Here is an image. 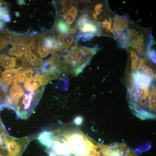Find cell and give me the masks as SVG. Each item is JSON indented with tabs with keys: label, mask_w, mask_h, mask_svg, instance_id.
Instances as JSON below:
<instances>
[{
	"label": "cell",
	"mask_w": 156,
	"mask_h": 156,
	"mask_svg": "<svg viewBox=\"0 0 156 156\" xmlns=\"http://www.w3.org/2000/svg\"><path fill=\"white\" fill-rule=\"evenodd\" d=\"M129 47L139 55H145L155 44L150 28H144L130 21L127 29Z\"/></svg>",
	"instance_id": "1"
},
{
	"label": "cell",
	"mask_w": 156,
	"mask_h": 156,
	"mask_svg": "<svg viewBox=\"0 0 156 156\" xmlns=\"http://www.w3.org/2000/svg\"><path fill=\"white\" fill-rule=\"evenodd\" d=\"M59 133L58 139L67 145L70 153L76 156H95L96 144L83 133L77 131Z\"/></svg>",
	"instance_id": "2"
},
{
	"label": "cell",
	"mask_w": 156,
	"mask_h": 156,
	"mask_svg": "<svg viewBox=\"0 0 156 156\" xmlns=\"http://www.w3.org/2000/svg\"><path fill=\"white\" fill-rule=\"evenodd\" d=\"M89 16L96 22H101L110 16L113 12L109 7L107 1H92L90 3Z\"/></svg>",
	"instance_id": "3"
},
{
	"label": "cell",
	"mask_w": 156,
	"mask_h": 156,
	"mask_svg": "<svg viewBox=\"0 0 156 156\" xmlns=\"http://www.w3.org/2000/svg\"><path fill=\"white\" fill-rule=\"evenodd\" d=\"M3 140L11 156H21L29 142L27 137L16 138L8 133L4 135Z\"/></svg>",
	"instance_id": "4"
},
{
	"label": "cell",
	"mask_w": 156,
	"mask_h": 156,
	"mask_svg": "<svg viewBox=\"0 0 156 156\" xmlns=\"http://www.w3.org/2000/svg\"><path fill=\"white\" fill-rule=\"evenodd\" d=\"M80 33L86 38H92L94 36H101L99 25L87 15H83L79 19L78 26Z\"/></svg>",
	"instance_id": "5"
},
{
	"label": "cell",
	"mask_w": 156,
	"mask_h": 156,
	"mask_svg": "<svg viewBox=\"0 0 156 156\" xmlns=\"http://www.w3.org/2000/svg\"><path fill=\"white\" fill-rule=\"evenodd\" d=\"M77 57L79 74L90 63L92 57L96 53L99 49L97 47L90 48L83 46L73 47Z\"/></svg>",
	"instance_id": "6"
},
{
	"label": "cell",
	"mask_w": 156,
	"mask_h": 156,
	"mask_svg": "<svg viewBox=\"0 0 156 156\" xmlns=\"http://www.w3.org/2000/svg\"><path fill=\"white\" fill-rule=\"evenodd\" d=\"M53 79L55 78L52 75L43 73L41 69L39 68L34 75L25 82L24 87L26 90L35 91L44 87L47 83Z\"/></svg>",
	"instance_id": "7"
},
{
	"label": "cell",
	"mask_w": 156,
	"mask_h": 156,
	"mask_svg": "<svg viewBox=\"0 0 156 156\" xmlns=\"http://www.w3.org/2000/svg\"><path fill=\"white\" fill-rule=\"evenodd\" d=\"M36 36H25L23 39L9 49L8 53L20 57L26 53L31 51L36 40Z\"/></svg>",
	"instance_id": "8"
},
{
	"label": "cell",
	"mask_w": 156,
	"mask_h": 156,
	"mask_svg": "<svg viewBox=\"0 0 156 156\" xmlns=\"http://www.w3.org/2000/svg\"><path fill=\"white\" fill-rule=\"evenodd\" d=\"M130 21L127 14L122 16L115 14L113 18L112 24V29L115 36L118 34L127 32Z\"/></svg>",
	"instance_id": "9"
},
{
	"label": "cell",
	"mask_w": 156,
	"mask_h": 156,
	"mask_svg": "<svg viewBox=\"0 0 156 156\" xmlns=\"http://www.w3.org/2000/svg\"><path fill=\"white\" fill-rule=\"evenodd\" d=\"M153 63L146 56H142L139 59L136 70L143 73L155 80L156 73L153 69V66H154Z\"/></svg>",
	"instance_id": "10"
},
{
	"label": "cell",
	"mask_w": 156,
	"mask_h": 156,
	"mask_svg": "<svg viewBox=\"0 0 156 156\" xmlns=\"http://www.w3.org/2000/svg\"><path fill=\"white\" fill-rule=\"evenodd\" d=\"M19 58L21 62V67H24L33 68L34 66H38L40 67L43 62L42 60L31 51Z\"/></svg>",
	"instance_id": "11"
},
{
	"label": "cell",
	"mask_w": 156,
	"mask_h": 156,
	"mask_svg": "<svg viewBox=\"0 0 156 156\" xmlns=\"http://www.w3.org/2000/svg\"><path fill=\"white\" fill-rule=\"evenodd\" d=\"M21 67L5 70L0 74V83L8 87L23 71Z\"/></svg>",
	"instance_id": "12"
},
{
	"label": "cell",
	"mask_w": 156,
	"mask_h": 156,
	"mask_svg": "<svg viewBox=\"0 0 156 156\" xmlns=\"http://www.w3.org/2000/svg\"><path fill=\"white\" fill-rule=\"evenodd\" d=\"M31 51L41 59L47 56L49 54L57 52L49 49L42 42L39 35L36 36L35 42Z\"/></svg>",
	"instance_id": "13"
},
{
	"label": "cell",
	"mask_w": 156,
	"mask_h": 156,
	"mask_svg": "<svg viewBox=\"0 0 156 156\" xmlns=\"http://www.w3.org/2000/svg\"><path fill=\"white\" fill-rule=\"evenodd\" d=\"M56 38L62 51L69 48L74 40L71 33L56 34Z\"/></svg>",
	"instance_id": "14"
},
{
	"label": "cell",
	"mask_w": 156,
	"mask_h": 156,
	"mask_svg": "<svg viewBox=\"0 0 156 156\" xmlns=\"http://www.w3.org/2000/svg\"><path fill=\"white\" fill-rule=\"evenodd\" d=\"M24 92L21 86L16 83H14L11 86L10 92L13 101L12 108L14 110L20 98L24 94Z\"/></svg>",
	"instance_id": "15"
},
{
	"label": "cell",
	"mask_w": 156,
	"mask_h": 156,
	"mask_svg": "<svg viewBox=\"0 0 156 156\" xmlns=\"http://www.w3.org/2000/svg\"><path fill=\"white\" fill-rule=\"evenodd\" d=\"M4 40L7 44L15 45L20 42L25 36L11 31L4 30Z\"/></svg>",
	"instance_id": "16"
},
{
	"label": "cell",
	"mask_w": 156,
	"mask_h": 156,
	"mask_svg": "<svg viewBox=\"0 0 156 156\" xmlns=\"http://www.w3.org/2000/svg\"><path fill=\"white\" fill-rule=\"evenodd\" d=\"M18 58L10 57L4 54L0 55V66L7 69L12 68L18 64Z\"/></svg>",
	"instance_id": "17"
},
{
	"label": "cell",
	"mask_w": 156,
	"mask_h": 156,
	"mask_svg": "<svg viewBox=\"0 0 156 156\" xmlns=\"http://www.w3.org/2000/svg\"><path fill=\"white\" fill-rule=\"evenodd\" d=\"M34 68L24 67L23 70L18 77L14 80V83L25 82L27 79L33 77V75L36 73H35L37 68H35L34 70Z\"/></svg>",
	"instance_id": "18"
},
{
	"label": "cell",
	"mask_w": 156,
	"mask_h": 156,
	"mask_svg": "<svg viewBox=\"0 0 156 156\" xmlns=\"http://www.w3.org/2000/svg\"><path fill=\"white\" fill-rule=\"evenodd\" d=\"M37 139L40 142L47 147H49L53 143V139L50 135V132L44 131L41 132L39 135Z\"/></svg>",
	"instance_id": "19"
},
{
	"label": "cell",
	"mask_w": 156,
	"mask_h": 156,
	"mask_svg": "<svg viewBox=\"0 0 156 156\" xmlns=\"http://www.w3.org/2000/svg\"><path fill=\"white\" fill-rule=\"evenodd\" d=\"M55 27L59 34L71 33V29L66 21L63 19L58 20L55 25Z\"/></svg>",
	"instance_id": "20"
},
{
	"label": "cell",
	"mask_w": 156,
	"mask_h": 156,
	"mask_svg": "<svg viewBox=\"0 0 156 156\" xmlns=\"http://www.w3.org/2000/svg\"><path fill=\"white\" fill-rule=\"evenodd\" d=\"M129 55V59L132 70H136L139 60L138 55L131 48L129 47L127 49Z\"/></svg>",
	"instance_id": "21"
},
{
	"label": "cell",
	"mask_w": 156,
	"mask_h": 156,
	"mask_svg": "<svg viewBox=\"0 0 156 156\" xmlns=\"http://www.w3.org/2000/svg\"><path fill=\"white\" fill-rule=\"evenodd\" d=\"M78 12V10L75 6L71 5L69 8L64 17L68 25L72 24L74 21Z\"/></svg>",
	"instance_id": "22"
},
{
	"label": "cell",
	"mask_w": 156,
	"mask_h": 156,
	"mask_svg": "<svg viewBox=\"0 0 156 156\" xmlns=\"http://www.w3.org/2000/svg\"><path fill=\"white\" fill-rule=\"evenodd\" d=\"M9 14L8 7L5 2L0 0V20L2 19L3 16Z\"/></svg>",
	"instance_id": "23"
},
{
	"label": "cell",
	"mask_w": 156,
	"mask_h": 156,
	"mask_svg": "<svg viewBox=\"0 0 156 156\" xmlns=\"http://www.w3.org/2000/svg\"><path fill=\"white\" fill-rule=\"evenodd\" d=\"M153 47L148 50L145 56L151 60L154 63L156 64V52Z\"/></svg>",
	"instance_id": "24"
},
{
	"label": "cell",
	"mask_w": 156,
	"mask_h": 156,
	"mask_svg": "<svg viewBox=\"0 0 156 156\" xmlns=\"http://www.w3.org/2000/svg\"><path fill=\"white\" fill-rule=\"evenodd\" d=\"M4 35V30H0V51L5 48L8 45L5 41Z\"/></svg>",
	"instance_id": "25"
},
{
	"label": "cell",
	"mask_w": 156,
	"mask_h": 156,
	"mask_svg": "<svg viewBox=\"0 0 156 156\" xmlns=\"http://www.w3.org/2000/svg\"><path fill=\"white\" fill-rule=\"evenodd\" d=\"M4 21L8 22H10V17L9 14H4L2 18Z\"/></svg>",
	"instance_id": "26"
},
{
	"label": "cell",
	"mask_w": 156,
	"mask_h": 156,
	"mask_svg": "<svg viewBox=\"0 0 156 156\" xmlns=\"http://www.w3.org/2000/svg\"><path fill=\"white\" fill-rule=\"evenodd\" d=\"M75 124L79 125L80 124L82 121V118L80 117L76 118L74 120Z\"/></svg>",
	"instance_id": "27"
},
{
	"label": "cell",
	"mask_w": 156,
	"mask_h": 156,
	"mask_svg": "<svg viewBox=\"0 0 156 156\" xmlns=\"http://www.w3.org/2000/svg\"><path fill=\"white\" fill-rule=\"evenodd\" d=\"M5 26L4 22L1 20H0V30H3Z\"/></svg>",
	"instance_id": "28"
},
{
	"label": "cell",
	"mask_w": 156,
	"mask_h": 156,
	"mask_svg": "<svg viewBox=\"0 0 156 156\" xmlns=\"http://www.w3.org/2000/svg\"><path fill=\"white\" fill-rule=\"evenodd\" d=\"M18 4L20 5H23L25 4V2L24 0H18L17 1Z\"/></svg>",
	"instance_id": "29"
},
{
	"label": "cell",
	"mask_w": 156,
	"mask_h": 156,
	"mask_svg": "<svg viewBox=\"0 0 156 156\" xmlns=\"http://www.w3.org/2000/svg\"><path fill=\"white\" fill-rule=\"evenodd\" d=\"M1 136L2 135H0V146L2 145L4 143L3 138H2Z\"/></svg>",
	"instance_id": "30"
}]
</instances>
